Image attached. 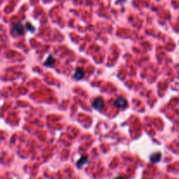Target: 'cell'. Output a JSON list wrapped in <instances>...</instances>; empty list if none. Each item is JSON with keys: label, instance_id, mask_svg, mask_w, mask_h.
<instances>
[{"label": "cell", "instance_id": "obj_1", "mask_svg": "<svg viewBox=\"0 0 179 179\" xmlns=\"http://www.w3.org/2000/svg\"><path fill=\"white\" fill-rule=\"evenodd\" d=\"M23 32H24V26H23L22 24L17 23V24L13 25V27H12V33L19 35V34H22Z\"/></svg>", "mask_w": 179, "mask_h": 179}, {"label": "cell", "instance_id": "obj_2", "mask_svg": "<svg viewBox=\"0 0 179 179\" xmlns=\"http://www.w3.org/2000/svg\"><path fill=\"white\" fill-rule=\"evenodd\" d=\"M104 105V101L101 98H96L93 101V107L96 109H101Z\"/></svg>", "mask_w": 179, "mask_h": 179}, {"label": "cell", "instance_id": "obj_3", "mask_svg": "<svg viewBox=\"0 0 179 179\" xmlns=\"http://www.w3.org/2000/svg\"><path fill=\"white\" fill-rule=\"evenodd\" d=\"M115 106L116 108H122L124 107L127 106V101L123 98H119L117 100H115Z\"/></svg>", "mask_w": 179, "mask_h": 179}, {"label": "cell", "instance_id": "obj_4", "mask_svg": "<svg viewBox=\"0 0 179 179\" xmlns=\"http://www.w3.org/2000/svg\"><path fill=\"white\" fill-rule=\"evenodd\" d=\"M83 75H84V71H83V69L78 68V69L75 71L74 74H73V78L76 79V80H80V79L83 77Z\"/></svg>", "mask_w": 179, "mask_h": 179}, {"label": "cell", "instance_id": "obj_5", "mask_svg": "<svg viewBox=\"0 0 179 179\" xmlns=\"http://www.w3.org/2000/svg\"><path fill=\"white\" fill-rule=\"evenodd\" d=\"M160 158H161V154H160V153H157V154H155V155H152L151 157H150L151 161L154 162V163L158 162V161L160 160Z\"/></svg>", "mask_w": 179, "mask_h": 179}, {"label": "cell", "instance_id": "obj_6", "mask_svg": "<svg viewBox=\"0 0 179 179\" xmlns=\"http://www.w3.org/2000/svg\"><path fill=\"white\" fill-rule=\"evenodd\" d=\"M87 161V157H82L79 161H78V163H77V165H78V167H81L83 164H86V162Z\"/></svg>", "mask_w": 179, "mask_h": 179}, {"label": "cell", "instance_id": "obj_7", "mask_svg": "<svg viewBox=\"0 0 179 179\" xmlns=\"http://www.w3.org/2000/svg\"><path fill=\"white\" fill-rule=\"evenodd\" d=\"M54 61H55L54 58H53L52 56H49V57L47 58V59H46L45 65H46V66H51V65H52V64L54 63Z\"/></svg>", "mask_w": 179, "mask_h": 179}, {"label": "cell", "instance_id": "obj_8", "mask_svg": "<svg viewBox=\"0 0 179 179\" xmlns=\"http://www.w3.org/2000/svg\"><path fill=\"white\" fill-rule=\"evenodd\" d=\"M115 179H124V178H116Z\"/></svg>", "mask_w": 179, "mask_h": 179}]
</instances>
